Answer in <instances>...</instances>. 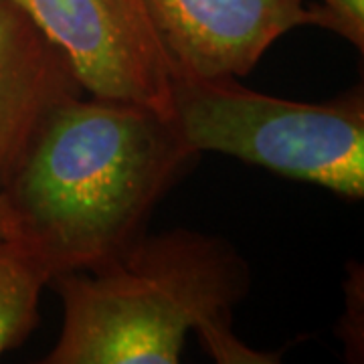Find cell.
<instances>
[{"label": "cell", "instance_id": "cell-1", "mask_svg": "<svg viewBox=\"0 0 364 364\" xmlns=\"http://www.w3.org/2000/svg\"><path fill=\"white\" fill-rule=\"evenodd\" d=\"M198 156L172 117L148 105L67 95L0 188L13 235L51 279L100 267L146 235L158 203Z\"/></svg>", "mask_w": 364, "mask_h": 364}, {"label": "cell", "instance_id": "cell-2", "mask_svg": "<svg viewBox=\"0 0 364 364\" xmlns=\"http://www.w3.org/2000/svg\"><path fill=\"white\" fill-rule=\"evenodd\" d=\"M63 306L45 364H176L188 332L223 364L275 363L231 330L247 296V261L219 237L191 229L142 235L100 267L51 279Z\"/></svg>", "mask_w": 364, "mask_h": 364}, {"label": "cell", "instance_id": "cell-3", "mask_svg": "<svg viewBox=\"0 0 364 364\" xmlns=\"http://www.w3.org/2000/svg\"><path fill=\"white\" fill-rule=\"evenodd\" d=\"M172 122L196 154L219 152L342 198L364 196L360 85L310 104L249 90L237 77L172 69Z\"/></svg>", "mask_w": 364, "mask_h": 364}, {"label": "cell", "instance_id": "cell-4", "mask_svg": "<svg viewBox=\"0 0 364 364\" xmlns=\"http://www.w3.org/2000/svg\"><path fill=\"white\" fill-rule=\"evenodd\" d=\"M65 57L87 95L172 117V61L146 0H9Z\"/></svg>", "mask_w": 364, "mask_h": 364}, {"label": "cell", "instance_id": "cell-5", "mask_svg": "<svg viewBox=\"0 0 364 364\" xmlns=\"http://www.w3.org/2000/svg\"><path fill=\"white\" fill-rule=\"evenodd\" d=\"M172 69L245 77L279 37L310 25L306 0H146Z\"/></svg>", "mask_w": 364, "mask_h": 364}, {"label": "cell", "instance_id": "cell-6", "mask_svg": "<svg viewBox=\"0 0 364 364\" xmlns=\"http://www.w3.org/2000/svg\"><path fill=\"white\" fill-rule=\"evenodd\" d=\"M81 91L59 49L18 6L0 0V188L47 112Z\"/></svg>", "mask_w": 364, "mask_h": 364}, {"label": "cell", "instance_id": "cell-7", "mask_svg": "<svg viewBox=\"0 0 364 364\" xmlns=\"http://www.w3.org/2000/svg\"><path fill=\"white\" fill-rule=\"evenodd\" d=\"M51 273L14 235L0 237V356L21 346L39 324L43 287Z\"/></svg>", "mask_w": 364, "mask_h": 364}, {"label": "cell", "instance_id": "cell-8", "mask_svg": "<svg viewBox=\"0 0 364 364\" xmlns=\"http://www.w3.org/2000/svg\"><path fill=\"white\" fill-rule=\"evenodd\" d=\"M312 26L348 41L358 51L364 49V0H320L310 4Z\"/></svg>", "mask_w": 364, "mask_h": 364}, {"label": "cell", "instance_id": "cell-9", "mask_svg": "<svg viewBox=\"0 0 364 364\" xmlns=\"http://www.w3.org/2000/svg\"><path fill=\"white\" fill-rule=\"evenodd\" d=\"M6 235H13V221H11L6 200H4L2 191H0V237H6Z\"/></svg>", "mask_w": 364, "mask_h": 364}]
</instances>
